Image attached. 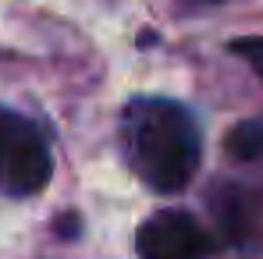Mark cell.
Here are the masks:
<instances>
[{
	"instance_id": "cell-1",
	"label": "cell",
	"mask_w": 263,
	"mask_h": 259,
	"mask_svg": "<svg viewBox=\"0 0 263 259\" xmlns=\"http://www.w3.org/2000/svg\"><path fill=\"white\" fill-rule=\"evenodd\" d=\"M121 146L132 171L153 192H181L203 156L196 117L175 99H135L121 114Z\"/></svg>"
},
{
	"instance_id": "cell-2",
	"label": "cell",
	"mask_w": 263,
	"mask_h": 259,
	"mask_svg": "<svg viewBox=\"0 0 263 259\" xmlns=\"http://www.w3.org/2000/svg\"><path fill=\"white\" fill-rule=\"evenodd\" d=\"M53 174V160L40 128L11 107H0V192L36 195Z\"/></svg>"
},
{
	"instance_id": "cell-3",
	"label": "cell",
	"mask_w": 263,
	"mask_h": 259,
	"mask_svg": "<svg viewBox=\"0 0 263 259\" xmlns=\"http://www.w3.org/2000/svg\"><path fill=\"white\" fill-rule=\"evenodd\" d=\"M135 249L142 259H199L206 252V234L185 210H164L139 227Z\"/></svg>"
},
{
	"instance_id": "cell-4",
	"label": "cell",
	"mask_w": 263,
	"mask_h": 259,
	"mask_svg": "<svg viewBox=\"0 0 263 259\" xmlns=\"http://www.w3.org/2000/svg\"><path fill=\"white\" fill-rule=\"evenodd\" d=\"M228 153L235 160H263V117L253 121H238L228 131Z\"/></svg>"
},
{
	"instance_id": "cell-5",
	"label": "cell",
	"mask_w": 263,
	"mask_h": 259,
	"mask_svg": "<svg viewBox=\"0 0 263 259\" xmlns=\"http://www.w3.org/2000/svg\"><path fill=\"white\" fill-rule=\"evenodd\" d=\"M231 53H238L246 64H253V71L263 78V36H246V39H235Z\"/></svg>"
},
{
	"instance_id": "cell-6",
	"label": "cell",
	"mask_w": 263,
	"mask_h": 259,
	"mask_svg": "<svg viewBox=\"0 0 263 259\" xmlns=\"http://www.w3.org/2000/svg\"><path fill=\"white\" fill-rule=\"evenodd\" d=\"M214 4H224V0H189V7H214Z\"/></svg>"
}]
</instances>
